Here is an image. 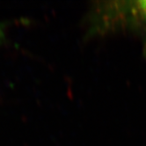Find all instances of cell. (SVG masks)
<instances>
[{
  "label": "cell",
  "mask_w": 146,
  "mask_h": 146,
  "mask_svg": "<svg viewBox=\"0 0 146 146\" xmlns=\"http://www.w3.org/2000/svg\"><path fill=\"white\" fill-rule=\"evenodd\" d=\"M4 37H5V27L3 24L0 23V43L3 40Z\"/></svg>",
  "instance_id": "obj_1"
}]
</instances>
